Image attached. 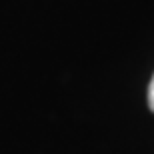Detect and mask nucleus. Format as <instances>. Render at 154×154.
<instances>
[{"instance_id":"f257e3e1","label":"nucleus","mask_w":154,"mask_h":154,"mask_svg":"<svg viewBox=\"0 0 154 154\" xmlns=\"http://www.w3.org/2000/svg\"><path fill=\"white\" fill-rule=\"evenodd\" d=\"M148 106H150V110L154 112V76H152L150 86H148Z\"/></svg>"}]
</instances>
